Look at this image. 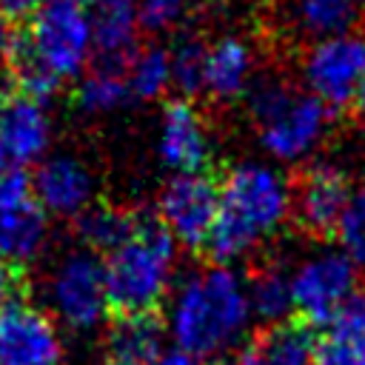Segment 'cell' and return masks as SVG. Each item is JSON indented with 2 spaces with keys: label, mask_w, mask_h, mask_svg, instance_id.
Returning a JSON list of instances; mask_svg holds the SVG:
<instances>
[{
  "label": "cell",
  "mask_w": 365,
  "mask_h": 365,
  "mask_svg": "<svg viewBox=\"0 0 365 365\" xmlns=\"http://www.w3.org/2000/svg\"><path fill=\"white\" fill-rule=\"evenodd\" d=\"M217 208H220V185L202 171H188V174H174L163 185L157 200V220L177 245L205 248Z\"/></svg>",
  "instance_id": "cell-10"
},
{
  "label": "cell",
  "mask_w": 365,
  "mask_h": 365,
  "mask_svg": "<svg viewBox=\"0 0 365 365\" xmlns=\"http://www.w3.org/2000/svg\"><path fill=\"white\" fill-rule=\"evenodd\" d=\"M63 334L54 317L20 297L0 305V365H60Z\"/></svg>",
  "instance_id": "cell-11"
},
{
  "label": "cell",
  "mask_w": 365,
  "mask_h": 365,
  "mask_svg": "<svg viewBox=\"0 0 365 365\" xmlns=\"http://www.w3.org/2000/svg\"><path fill=\"white\" fill-rule=\"evenodd\" d=\"M100 365H145V362H134V359H125V356H114V354H108Z\"/></svg>",
  "instance_id": "cell-35"
},
{
  "label": "cell",
  "mask_w": 365,
  "mask_h": 365,
  "mask_svg": "<svg viewBox=\"0 0 365 365\" xmlns=\"http://www.w3.org/2000/svg\"><path fill=\"white\" fill-rule=\"evenodd\" d=\"M20 43L60 83L74 80L94 54L91 17L77 0H43L31 11L29 29L20 31Z\"/></svg>",
  "instance_id": "cell-5"
},
{
  "label": "cell",
  "mask_w": 365,
  "mask_h": 365,
  "mask_svg": "<svg viewBox=\"0 0 365 365\" xmlns=\"http://www.w3.org/2000/svg\"><path fill=\"white\" fill-rule=\"evenodd\" d=\"M248 302H251V314L254 319L274 325L291 317L294 311V297H291V274L268 265L259 268L251 279H248Z\"/></svg>",
  "instance_id": "cell-22"
},
{
  "label": "cell",
  "mask_w": 365,
  "mask_h": 365,
  "mask_svg": "<svg viewBox=\"0 0 365 365\" xmlns=\"http://www.w3.org/2000/svg\"><path fill=\"white\" fill-rule=\"evenodd\" d=\"M254 322L248 302V279L234 265H205L185 274L171 297L165 314V334L174 348L200 359L234 354Z\"/></svg>",
  "instance_id": "cell-1"
},
{
  "label": "cell",
  "mask_w": 365,
  "mask_h": 365,
  "mask_svg": "<svg viewBox=\"0 0 365 365\" xmlns=\"http://www.w3.org/2000/svg\"><path fill=\"white\" fill-rule=\"evenodd\" d=\"M248 108L259 145L277 163L314 157L331 128V108L285 80H262L248 88Z\"/></svg>",
  "instance_id": "cell-4"
},
{
  "label": "cell",
  "mask_w": 365,
  "mask_h": 365,
  "mask_svg": "<svg viewBox=\"0 0 365 365\" xmlns=\"http://www.w3.org/2000/svg\"><path fill=\"white\" fill-rule=\"evenodd\" d=\"M14 43H17V29H14V23H9L6 17H0V63L9 60Z\"/></svg>",
  "instance_id": "cell-32"
},
{
  "label": "cell",
  "mask_w": 365,
  "mask_h": 365,
  "mask_svg": "<svg viewBox=\"0 0 365 365\" xmlns=\"http://www.w3.org/2000/svg\"><path fill=\"white\" fill-rule=\"evenodd\" d=\"M88 17H91L94 54L100 57V63L123 68L137 48V34H140L137 0H94Z\"/></svg>",
  "instance_id": "cell-16"
},
{
  "label": "cell",
  "mask_w": 365,
  "mask_h": 365,
  "mask_svg": "<svg viewBox=\"0 0 365 365\" xmlns=\"http://www.w3.org/2000/svg\"><path fill=\"white\" fill-rule=\"evenodd\" d=\"M291 217V182L265 160L234 163L220 182V208L205 240L217 265H234Z\"/></svg>",
  "instance_id": "cell-2"
},
{
  "label": "cell",
  "mask_w": 365,
  "mask_h": 365,
  "mask_svg": "<svg viewBox=\"0 0 365 365\" xmlns=\"http://www.w3.org/2000/svg\"><path fill=\"white\" fill-rule=\"evenodd\" d=\"M151 365H205V359H200L182 348H171V351H163Z\"/></svg>",
  "instance_id": "cell-31"
},
{
  "label": "cell",
  "mask_w": 365,
  "mask_h": 365,
  "mask_svg": "<svg viewBox=\"0 0 365 365\" xmlns=\"http://www.w3.org/2000/svg\"><path fill=\"white\" fill-rule=\"evenodd\" d=\"M31 194L48 217L74 220L83 208L94 202L97 180L94 171L74 154H54L37 163Z\"/></svg>",
  "instance_id": "cell-13"
},
{
  "label": "cell",
  "mask_w": 365,
  "mask_h": 365,
  "mask_svg": "<svg viewBox=\"0 0 365 365\" xmlns=\"http://www.w3.org/2000/svg\"><path fill=\"white\" fill-rule=\"evenodd\" d=\"M359 288V271L354 262L331 245L314 248L291 271L294 311L308 325H328L342 302Z\"/></svg>",
  "instance_id": "cell-8"
},
{
  "label": "cell",
  "mask_w": 365,
  "mask_h": 365,
  "mask_svg": "<svg viewBox=\"0 0 365 365\" xmlns=\"http://www.w3.org/2000/svg\"><path fill=\"white\" fill-rule=\"evenodd\" d=\"M365 80V34L339 31L317 37L302 57V88L311 91L322 106H351Z\"/></svg>",
  "instance_id": "cell-7"
},
{
  "label": "cell",
  "mask_w": 365,
  "mask_h": 365,
  "mask_svg": "<svg viewBox=\"0 0 365 365\" xmlns=\"http://www.w3.org/2000/svg\"><path fill=\"white\" fill-rule=\"evenodd\" d=\"M128 94L134 100H160L171 88V63L163 46L134 48L123 66Z\"/></svg>",
  "instance_id": "cell-23"
},
{
  "label": "cell",
  "mask_w": 365,
  "mask_h": 365,
  "mask_svg": "<svg viewBox=\"0 0 365 365\" xmlns=\"http://www.w3.org/2000/svg\"><path fill=\"white\" fill-rule=\"evenodd\" d=\"M317 365H365V288H356L331 317L317 342Z\"/></svg>",
  "instance_id": "cell-18"
},
{
  "label": "cell",
  "mask_w": 365,
  "mask_h": 365,
  "mask_svg": "<svg viewBox=\"0 0 365 365\" xmlns=\"http://www.w3.org/2000/svg\"><path fill=\"white\" fill-rule=\"evenodd\" d=\"M71 222H74V234H77L83 248H88L94 254H108L111 248H117L131 234L137 217L131 211L117 208V205L91 202Z\"/></svg>",
  "instance_id": "cell-21"
},
{
  "label": "cell",
  "mask_w": 365,
  "mask_h": 365,
  "mask_svg": "<svg viewBox=\"0 0 365 365\" xmlns=\"http://www.w3.org/2000/svg\"><path fill=\"white\" fill-rule=\"evenodd\" d=\"M17 294V268L0 254V305Z\"/></svg>",
  "instance_id": "cell-30"
},
{
  "label": "cell",
  "mask_w": 365,
  "mask_h": 365,
  "mask_svg": "<svg viewBox=\"0 0 365 365\" xmlns=\"http://www.w3.org/2000/svg\"><path fill=\"white\" fill-rule=\"evenodd\" d=\"M165 322L154 311H123L108 328V354L151 365L165 351Z\"/></svg>",
  "instance_id": "cell-19"
},
{
  "label": "cell",
  "mask_w": 365,
  "mask_h": 365,
  "mask_svg": "<svg viewBox=\"0 0 365 365\" xmlns=\"http://www.w3.org/2000/svg\"><path fill=\"white\" fill-rule=\"evenodd\" d=\"M43 0H0V17H6L9 23L26 20L31 17V11L40 6Z\"/></svg>",
  "instance_id": "cell-29"
},
{
  "label": "cell",
  "mask_w": 365,
  "mask_h": 365,
  "mask_svg": "<svg viewBox=\"0 0 365 365\" xmlns=\"http://www.w3.org/2000/svg\"><path fill=\"white\" fill-rule=\"evenodd\" d=\"M51 145V120L43 103L11 94L0 100V168L40 163Z\"/></svg>",
  "instance_id": "cell-14"
},
{
  "label": "cell",
  "mask_w": 365,
  "mask_h": 365,
  "mask_svg": "<svg viewBox=\"0 0 365 365\" xmlns=\"http://www.w3.org/2000/svg\"><path fill=\"white\" fill-rule=\"evenodd\" d=\"M128 86H125V74L117 66H106L100 63L97 68H91L88 74L80 77L77 83V108L86 114H111L120 111L128 103Z\"/></svg>",
  "instance_id": "cell-24"
},
{
  "label": "cell",
  "mask_w": 365,
  "mask_h": 365,
  "mask_svg": "<svg viewBox=\"0 0 365 365\" xmlns=\"http://www.w3.org/2000/svg\"><path fill=\"white\" fill-rule=\"evenodd\" d=\"M336 248L354 262L356 271H365V188L351 191V200L334 228Z\"/></svg>",
  "instance_id": "cell-27"
},
{
  "label": "cell",
  "mask_w": 365,
  "mask_h": 365,
  "mask_svg": "<svg viewBox=\"0 0 365 365\" xmlns=\"http://www.w3.org/2000/svg\"><path fill=\"white\" fill-rule=\"evenodd\" d=\"M77 3H86V0H77Z\"/></svg>",
  "instance_id": "cell-36"
},
{
  "label": "cell",
  "mask_w": 365,
  "mask_h": 365,
  "mask_svg": "<svg viewBox=\"0 0 365 365\" xmlns=\"http://www.w3.org/2000/svg\"><path fill=\"white\" fill-rule=\"evenodd\" d=\"M254 77V51L242 37H220L205 51V83L202 91H208L214 100H237L248 94Z\"/></svg>",
  "instance_id": "cell-17"
},
{
  "label": "cell",
  "mask_w": 365,
  "mask_h": 365,
  "mask_svg": "<svg viewBox=\"0 0 365 365\" xmlns=\"http://www.w3.org/2000/svg\"><path fill=\"white\" fill-rule=\"evenodd\" d=\"M225 365H262V359L254 348H237L234 354H228Z\"/></svg>",
  "instance_id": "cell-33"
},
{
  "label": "cell",
  "mask_w": 365,
  "mask_h": 365,
  "mask_svg": "<svg viewBox=\"0 0 365 365\" xmlns=\"http://www.w3.org/2000/svg\"><path fill=\"white\" fill-rule=\"evenodd\" d=\"M354 108H356L359 120L365 123V80H362V86H359V91H356V97H354Z\"/></svg>",
  "instance_id": "cell-34"
},
{
  "label": "cell",
  "mask_w": 365,
  "mask_h": 365,
  "mask_svg": "<svg viewBox=\"0 0 365 365\" xmlns=\"http://www.w3.org/2000/svg\"><path fill=\"white\" fill-rule=\"evenodd\" d=\"M185 11H188V0H137L140 29L151 34L177 29L185 20Z\"/></svg>",
  "instance_id": "cell-28"
},
{
  "label": "cell",
  "mask_w": 365,
  "mask_h": 365,
  "mask_svg": "<svg viewBox=\"0 0 365 365\" xmlns=\"http://www.w3.org/2000/svg\"><path fill=\"white\" fill-rule=\"evenodd\" d=\"M48 245V214L31 194L23 168H0V254L26 268L43 257Z\"/></svg>",
  "instance_id": "cell-9"
},
{
  "label": "cell",
  "mask_w": 365,
  "mask_h": 365,
  "mask_svg": "<svg viewBox=\"0 0 365 365\" xmlns=\"http://www.w3.org/2000/svg\"><path fill=\"white\" fill-rule=\"evenodd\" d=\"M317 336L308 322L282 319L262 331L254 351L262 365H317Z\"/></svg>",
  "instance_id": "cell-20"
},
{
  "label": "cell",
  "mask_w": 365,
  "mask_h": 365,
  "mask_svg": "<svg viewBox=\"0 0 365 365\" xmlns=\"http://www.w3.org/2000/svg\"><path fill=\"white\" fill-rule=\"evenodd\" d=\"M205 51L208 46L197 37H182L168 51L171 63V86L182 94H200L205 83Z\"/></svg>",
  "instance_id": "cell-26"
},
{
  "label": "cell",
  "mask_w": 365,
  "mask_h": 365,
  "mask_svg": "<svg viewBox=\"0 0 365 365\" xmlns=\"http://www.w3.org/2000/svg\"><path fill=\"white\" fill-rule=\"evenodd\" d=\"M351 200V182L334 163H314L291 185V217L311 237L334 234L345 205Z\"/></svg>",
  "instance_id": "cell-12"
},
{
  "label": "cell",
  "mask_w": 365,
  "mask_h": 365,
  "mask_svg": "<svg viewBox=\"0 0 365 365\" xmlns=\"http://www.w3.org/2000/svg\"><path fill=\"white\" fill-rule=\"evenodd\" d=\"M356 9V0H297V23L311 37H328L348 31Z\"/></svg>",
  "instance_id": "cell-25"
},
{
  "label": "cell",
  "mask_w": 365,
  "mask_h": 365,
  "mask_svg": "<svg viewBox=\"0 0 365 365\" xmlns=\"http://www.w3.org/2000/svg\"><path fill=\"white\" fill-rule=\"evenodd\" d=\"M46 311L74 334H91L108 317L103 259L88 248H71L48 268L43 282Z\"/></svg>",
  "instance_id": "cell-6"
},
{
  "label": "cell",
  "mask_w": 365,
  "mask_h": 365,
  "mask_svg": "<svg viewBox=\"0 0 365 365\" xmlns=\"http://www.w3.org/2000/svg\"><path fill=\"white\" fill-rule=\"evenodd\" d=\"M106 291L114 311H154L174 288L177 242L154 217H137L131 234L106 254Z\"/></svg>",
  "instance_id": "cell-3"
},
{
  "label": "cell",
  "mask_w": 365,
  "mask_h": 365,
  "mask_svg": "<svg viewBox=\"0 0 365 365\" xmlns=\"http://www.w3.org/2000/svg\"><path fill=\"white\" fill-rule=\"evenodd\" d=\"M157 157L174 174L202 171L211 160V131L197 106L171 100L157 125Z\"/></svg>",
  "instance_id": "cell-15"
}]
</instances>
